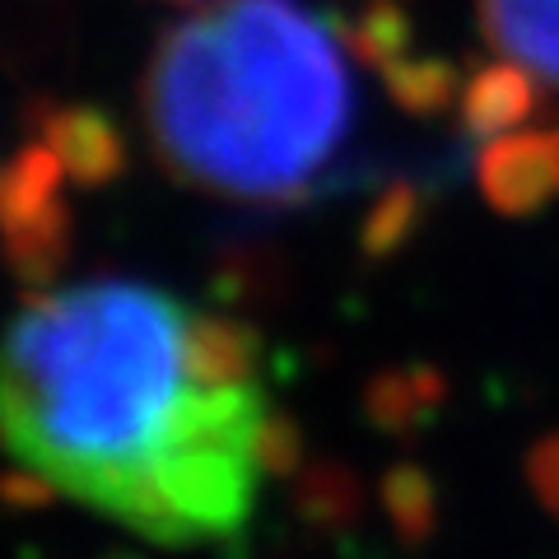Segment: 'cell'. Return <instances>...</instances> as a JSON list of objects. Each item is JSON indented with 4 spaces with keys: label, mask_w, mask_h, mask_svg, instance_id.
<instances>
[{
    "label": "cell",
    "mask_w": 559,
    "mask_h": 559,
    "mask_svg": "<svg viewBox=\"0 0 559 559\" xmlns=\"http://www.w3.org/2000/svg\"><path fill=\"white\" fill-rule=\"evenodd\" d=\"M145 127L164 168L234 201H294L355 127L345 47L299 0H229L159 43Z\"/></svg>",
    "instance_id": "7a4b0ae2"
},
{
    "label": "cell",
    "mask_w": 559,
    "mask_h": 559,
    "mask_svg": "<svg viewBox=\"0 0 559 559\" xmlns=\"http://www.w3.org/2000/svg\"><path fill=\"white\" fill-rule=\"evenodd\" d=\"M480 28L532 84L559 90V0H480Z\"/></svg>",
    "instance_id": "3957f363"
},
{
    "label": "cell",
    "mask_w": 559,
    "mask_h": 559,
    "mask_svg": "<svg viewBox=\"0 0 559 559\" xmlns=\"http://www.w3.org/2000/svg\"><path fill=\"white\" fill-rule=\"evenodd\" d=\"M0 448L154 546L224 540L271 462L252 341L135 280L43 294L0 341Z\"/></svg>",
    "instance_id": "6da1fadb"
},
{
    "label": "cell",
    "mask_w": 559,
    "mask_h": 559,
    "mask_svg": "<svg viewBox=\"0 0 559 559\" xmlns=\"http://www.w3.org/2000/svg\"><path fill=\"white\" fill-rule=\"evenodd\" d=\"M532 80L522 75L518 66L503 61V70H489L485 80L471 84L466 94V117L471 127L485 131V135H499V131H513L522 117L532 108Z\"/></svg>",
    "instance_id": "5b68a950"
},
{
    "label": "cell",
    "mask_w": 559,
    "mask_h": 559,
    "mask_svg": "<svg viewBox=\"0 0 559 559\" xmlns=\"http://www.w3.org/2000/svg\"><path fill=\"white\" fill-rule=\"evenodd\" d=\"M480 178L495 205L513 210V215L546 205L550 197H559V131L509 135L489 145Z\"/></svg>",
    "instance_id": "277c9868"
}]
</instances>
